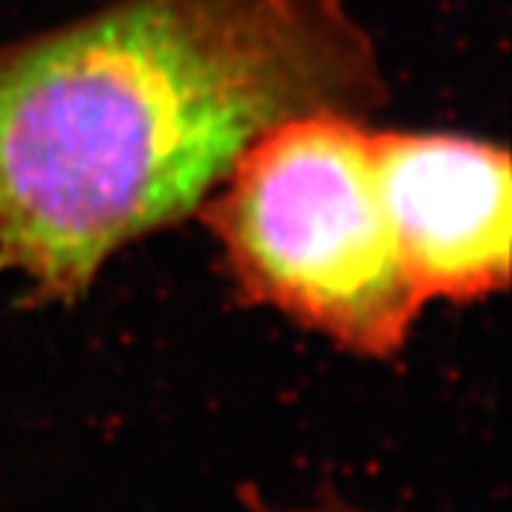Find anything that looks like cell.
Segmentation results:
<instances>
[{
  "mask_svg": "<svg viewBox=\"0 0 512 512\" xmlns=\"http://www.w3.org/2000/svg\"><path fill=\"white\" fill-rule=\"evenodd\" d=\"M370 137L359 114L333 109L262 128L202 200V220L245 299L387 359L424 299L384 214Z\"/></svg>",
  "mask_w": 512,
  "mask_h": 512,
  "instance_id": "7a4b0ae2",
  "label": "cell"
},
{
  "mask_svg": "<svg viewBox=\"0 0 512 512\" xmlns=\"http://www.w3.org/2000/svg\"><path fill=\"white\" fill-rule=\"evenodd\" d=\"M345 0H106L0 43V265L72 302L183 220L262 128L382 103Z\"/></svg>",
  "mask_w": 512,
  "mask_h": 512,
  "instance_id": "6da1fadb",
  "label": "cell"
},
{
  "mask_svg": "<svg viewBox=\"0 0 512 512\" xmlns=\"http://www.w3.org/2000/svg\"><path fill=\"white\" fill-rule=\"evenodd\" d=\"M373 168L404 268L427 302H473L510 285L512 180L501 146L373 128Z\"/></svg>",
  "mask_w": 512,
  "mask_h": 512,
  "instance_id": "3957f363",
  "label": "cell"
},
{
  "mask_svg": "<svg viewBox=\"0 0 512 512\" xmlns=\"http://www.w3.org/2000/svg\"><path fill=\"white\" fill-rule=\"evenodd\" d=\"M251 507H254V512H370L365 507L350 504V501H342L336 495H325V498L305 501V504H288V507H274L262 498H251Z\"/></svg>",
  "mask_w": 512,
  "mask_h": 512,
  "instance_id": "277c9868",
  "label": "cell"
}]
</instances>
